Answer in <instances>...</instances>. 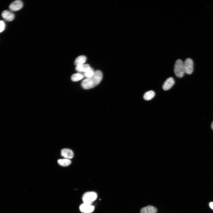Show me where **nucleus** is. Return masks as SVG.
Wrapping results in <instances>:
<instances>
[{"label": "nucleus", "instance_id": "nucleus-1", "mask_svg": "<svg viewBox=\"0 0 213 213\" xmlns=\"http://www.w3.org/2000/svg\"><path fill=\"white\" fill-rule=\"evenodd\" d=\"M102 78L103 74L101 71L96 70L92 76L87 78L82 81L81 85L84 89L91 88L98 85L101 81Z\"/></svg>", "mask_w": 213, "mask_h": 213}, {"label": "nucleus", "instance_id": "nucleus-2", "mask_svg": "<svg viewBox=\"0 0 213 213\" xmlns=\"http://www.w3.org/2000/svg\"><path fill=\"white\" fill-rule=\"evenodd\" d=\"M174 71L176 76L179 78L183 77L185 73L183 62L180 59L176 61L174 68Z\"/></svg>", "mask_w": 213, "mask_h": 213}, {"label": "nucleus", "instance_id": "nucleus-3", "mask_svg": "<svg viewBox=\"0 0 213 213\" xmlns=\"http://www.w3.org/2000/svg\"><path fill=\"white\" fill-rule=\"evenodd\" d=\"M97 198L96 193L93 191L87 192L83 194L82 197V199L83 203L91 204Z\"/></svg>", "mask_w": 213, "mask_h": 213}, {"label": "nucleus", "instance_id": "nucleus-4", "mask_svg": "<svg viewBox=\"0 0 213 213\" xmlns=\"http://www.w3.org/2000/svg\"><path fill=\"white\" fill-rule=\"evenodd\" d=\"M185 73L190 75L192 73L193 70V62L191 58H188L183 62Z\"/></svg>", "mask_w": 213, "mask_h": 213}, {"label": "nucleus", "instance_id": "nucleus-5", "mask_svg": "<svg viewBox=\"0 0 213 213\" xmlns=\"http://www.w3.org/2000/svg\"><path fill=\"white\" fill-rule=\"evenodd\" d=\"M79 209L82 213H91L94 209V207L91 204L83 203L79 206Z\"/></svg>", "mask_w": 213, "mask_h": 213}, {"label": "nucleus", "instance_id": "nucleus-6", "mask_svg": "<svg viewBox=\"0 0 213 213\" xmlns=\"http://www.w3.org/2000/svg\"><path fill=\"white\" fill-rule=\"evenodd\" d=\"M23 6L22 2L20 0H17L12 2L9 5V8L11 11H15L20 9Z\"/></svg>", "mask_w": 213, "mask_h": 213}, {"label": "nucleus", "instance_id": "nucleus-7", "mask_svg": "<svg viewBox=\"0 0 213 213\" xmlns=\"http://www.w3.org/2000/svg\"><path fill=\"white\" fill-rule=\"evenodd\" d=\"M175 83V81L173 78L170 77L164 82L162 88L164 90L166 91L170 89L173 86Z\"/></svg>", "mask_w": 213, "mask_h": 213}, {"label": "nucleus", "instance_id": "nucleus-8", "mask_svg": "<svg viewBox=\"0 0 213 213\" xmlns=\"http://www.w3.org/2000/svg\"><path fill=\"white\" fill-rule=\"evenodd\" d=\"M1 16L5 20L9 22L12 21L14 17V15L13 13L7 10L2 12Z\"/></svg>", "mask_w": 213, "mask_h": 213}, {"label": "nucleus", "instance_id": "nucleus-9", "mask_svg": "<svg viewBox=\"0 0 213 213\" xmlns=\"http://www.w3.org/2000/svg\"><path fill=\"white\" fill-rule=\"evenodd\" d=\"M61 153L62 156L67 159H72L74 156L73 151L70 149H63L61 150Z\"/></svg>", "mask_w": 213, "mask_h": 213}, {"label": "nucleus", "instance_id": "nucleus-10", "mask_svg": "<svg viewBox=\"0 0 213 213\" xmlns=\"http://www.w3.org/2000/svg\"><path fill=\"white\" fill-rule=\"evenodd\" d=\"M157 212L156 208L151 205L144 207L140 210L141 213H156Z\"/></svg>", "mask_w": 213, "mask_h": 213}, {"label": "nucleus", "instance_id": "nucleus-11", "mask_svg": "<svg viewBox=\"0 0 213 213\" xmlns=\"http://www.w3.org/2000/svg\"><path fill=\"white\" fill-rule=\"evenodd\" d=\"M90 67L89 65L88 64H83L77 65L75 68V70L79 72H85Z\"/></svg>", "mask_w": 213, "mask_h": 213}, {"label": "nucleus", "instance_id": "nucleus-12", "mask_svg": "<svg viewBox=\"0 0 213 213\" xmlns=\"http://www.w3.org/2000/svg\"><path fill=\"white\" fill-rule=\"evenodd\" d=\"M86 59V57L85 56H80L75 59L74 62L76 66L83 64L85 62Z\"/></svg>", "mask_w": 213, "mask_h": 213}, {"label": "nucleus", "instance_id": "nucleus-13", "mask_svg": "<svg viewBox=\"0 0 213 213\" xmlns=\"http://www.w3.org/2000/svg\"><path fill=\"white\" fill-rule=\"evenodd\" d=\"M155 95L154 91L150 90L146 92L144 94L143 98L146 100H149L152 99Z\"/></svg>", "mask_w": 213, "mask_h": 213}, {"label": "nucleus", "instance_id": "nucleus-14", "mask_svg": "<svg viewBox=\"0 0 213 213\" xmlns=\"http://www.w3.org/2000/svg\"><path fill=\"white\" fill-rule=\"evenodd\" d=\"M84 75L82 74L78 73L73 74L71 77L72 80L76 82L82 79L84 77Z\"/></svg>", "mask_w": 213, "mask_h": 213}, {"label": "nucleus", "instance_id": "nucleus-15", "mask_svg": "<svg viewBox=\"0 0 213 213\" xmlns=\"http://www.w3.org/2000/svg\"><path fill=\"white\" fill-rule=\"evenodd\" d=\"M58 162L61 166L66 167L70 164L71 162L70 160L68 159H59L58 160Z\"/></svg>", "mask_w": 213, "mask_h": 213}, {"label": "nucleus", "instance_id": "nucleus-16", "mask_svg": "<svg viewBox=\"0 0 213 213\" xmlns=\"http://www.w3.org/2000/svg\"><path fill=\"white\" fill-rule=\"evenodd\" d=\"M94 72L93 69L90 67L84 72V76L87 78L91 77L93 75Z\"/></svg>", "mask_w": 213, "mask_h": 213}, {"label": "nucleus", "instance_id": "nucleus-17", "mask_svg": "<svg viewBox=\"0 0 213 213\" xmlns=\"http://www.w3.org/2000/svg\"><path fill=\"white\" fill-rule=\"evenodd\" d=\"M5 24L4 22L2 20H0V33L3 31L5 28Z\"/></svg>", "mask_w": 213, "mask_h": 213}, {"label": "nucleus", "instance_id": "nucleus-18", "mask_svg": "<svg viewBox=\"0 0 213 213\" xmlns=\"http://www.w3.org/2000/svg\"><path fill=\"white\" fill-rule=\"evenodd\" d=\"M209 206L211 209H213V202H211L210 203Z\"/></svg>", "mask_w": 213, "mask_h": 213}, {"label": "nucleus", "instance_id": "nucleus-19", "mask_svg": "<svg viewBox=\"0 0 213 213\" xmlns=\"http://www.w3.org/2000/svg\"><path fill=\"white\" fill-rule=\"evenodd\" d=\"M211 128L213 130V122H212L211 125Z\"/></svg>", "mask_w": 213, "mask_h": 213}]
</instances>
